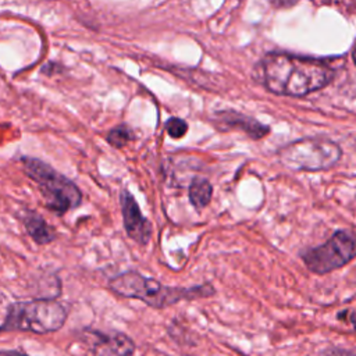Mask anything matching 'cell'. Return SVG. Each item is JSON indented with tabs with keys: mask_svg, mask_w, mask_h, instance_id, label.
<instances>
[{
	"mask_svg": "<svg viewBox=\"0 0 356 356\" xmlns=\"http://www.w3.org/2000/svg\"><path fill=\"white\" fill-rule=\"evenodd\" d=\"M134 139V132L127 124H118L114 128L108 131L106 135V140L115 149L124 147L127 143H129Z\"/></svg>",
	"mask_w": 356,
	"mask_h": 356,
	"instance_id": "12",
	"label": "cell"
},
{
	"mask_svg": "<svg viewBox=\"0 0 356 356\" xmlns=\"http://www.w3.org/2000/svg\"><path fill=\"white\" fill-rule=\"evenodd\" d=\"M332 70L323 60L282 51L267 53L253 68V79L268 92L300 97L324 88Z\"/></svg>",
	"mask_w": 356,
	"mask_h": 356,
	"instance_id": "1",
	"label": "cell"
},
{
	"mask_svg": "<svg viewBox=\"0 0 356 356\" xmlns=\"http://www.w3.org/2000/svg\"><path fill=\"white\" fill-rule=\"evenodd\" d=\"M96 341L93 343L95 356H132L135 343L122 332L102 334L95 332Z\"/></svg>",
	"mask_w": 356,
	"mask_h": 356,
	"instance_id": "9",
	"label": "cell"
},
{
	"mask_svg": "<svg viewBox=\"0 0 356 356\" xmlns=\"http://www.w3.org/2000/svg\"><path fill=\"white\" fill-rule=\"evenodd\" d=\"M120 206H121V214L124 221V229L127 235L142 246L147 245L152 238L153 228L150 221L142 214L138 202L135 200V197L127 189L121 191Z\"/></svg>",
	"mask_w": 356,
	"mask_h": 356,
	"instance_id": "7",
	"label": "cell"
},
{
	"mask_svg": "<svg viewBox=\"0 0 356 356\" xmlns=\"http://www.w3.org/2000/svg\"><path fill=\"white\" fill-rule=\"evenodd\" d=\"M213 120L216 124H220L224 129L242 131L254 140L264 138L270 132V127L261 124L250 115H246L235 110H218L217 113H214Z\"/></svg>",
	"mask_w": 356,
	"mask_h": 356,
	"instance_id": "8",
	"label": "cell"
},
{
	"mask_svg": "<svg viewBox=\"0 0 356 356\" xmlns=\"http://www.w3.org/2000/svg\"><path fill=\"white\" fill-rule=\"evenodd\" d=\"M22 170L38 186L47 210L57 216L78 207L82 202V192L74 181L56 171L40 159L21 156Z\"/></svg>",
	"mask_w": 356,
	"mask_h": 356,
	"instance_id": "3",
	"label": "cell"
},
{
	"mask_svg": "<svg viewBox=\"0 0 356 356\" xmlns=\"http://www.w3.org/2000/svg\"><path fill=\"white\" fill-rule=\"evenodd\" d=\"M356 256V235L337 231L327 242L302 253L306 267L316 274H325L349 263Z\"/></svg>",
	"mask_w": 356,
	"mask_h": 356,
	"instance_id": "6",
	"label": "cell"
},
{
	"mask_svg": "<svg viewBox=\"0 0 356 356\" xmlns=\"http://www.w3.org/2000/svg\"><path fill=\"white\" fill-rule=\"evenodd\" d=\"M213 196V186L211 184L204 178H193L189 189H188V197L191 204L196 210L204 209Z\"/></svg>",
	"mask_w": 356,
	"mask_h": 356,
	"instance_id": "11",
	"label": "cell"
},
{
	"mask_svg": "<svg viewBox=\"0 0 356 356\" xmlns=\"http://www.w3.org/2000/svg\"><path fill=\"white\" fill-rule=\"evenodd\" d=\"M188 128H189L188 122L178 117H170L165 121V132L168 134V136H171L174 139L184 138L185 134L188 132Z\"/></svg>",
	"mask_w": 356,
	"mask_h": 356,
	"instance_id": "13",
	"label": "cell"
},
{
	"mask_svg": "<svg viewBox=\"0 0 356 356\" xmlns=\"http://www.w3.org/2000/svg\"><path fill=\"white\" fill-rule=\"evenodd\" d=\"M108 288L118 296L138 299L152 307L163 309L178 303L179 300H192L207 298L214 293L210 284L191 288L165 286L152 277H145L138 271H125L108 281Z\"/></svg>",
	"mask_w": 356,
	"mask_h": 356,
	"instance_id": "2",
	"label": "cell"
},
{
	"mask_svg": "<svg viewBox=\"0 0 356 356\" xmlns=\"http://www.w3.org/2000/svg\"><path fill=\"white\" fill-rule=\"evenodd\" d=\"M321 356H356V352L346 349H327Z\"/></svg>",
	"mask_w": 356,
	"mask_h": 356,
	"instance_id": "14",
	"label": "cell"
},
{
	"mask_svg": "<svg viewBox=\"0 0 356 356\" xmlns=\"http://www.w3.org/2000/svg\"><path fill=\"white\" fill-rule=\"evenodd\" d=\"M67 318L65 307L54 299H35L11 303L3 321V331L46 334L60 330Z\"/></svg>",
	"mask_w": 356,
	"mask_h": 356,
	"instance_id": "4",
	"label": "cell"
},
{
	"mask_svg": "<svg viewBox=\"0 0 356 356\" xmlns=\"http://www.w3.org/2000/svg\"><path fill=\"white\" fill-rule=\"evenodd\" d=\"M24 227L28 235L38 245H47L56 239V231L46 222V220L35 210H28L22 216Z\"/></svg>",
	"mask_w": 356,
	"mask_h": 356,
	"instance_id": "10",
	"label": "cell"
},
{
	"mask_svg": "<svg viewBox=\"0 0 356 356\" xmlns=\"http://www.w3.org/2000/svg\"><path fill=\"white\" fill-rule=\"evenodd\" d=\"M1 356H26L24 353H18L15 350H3L1 352Z\"/></svg>",
	"mask_w": 356,
	"mask_h": 356,
	"instance_id": "15",
	"label": "cell"
},
{
	"mask_svg": "<svg viewBox=\"0 0 356 356\" xmlns=\"http://www.w3.org/2000/svg\"><path fill=\"white\" fill-rule=\"evenodd\" d=\"M277 157L282 165L293 171H320L337 164L341 147L328 139L305 138L282 146Z\"/></svg>",
	"mask_w": 356,
	"mask_h": 356,
	"instance_id": "5",
	"label": "cell"
},
{
	"mask_svg": "<svg viewBox=\"0 0 356 356\" xmlns=\"http://www.w3.org/2000/svg\"><path fill=\"white\" fill-rule=\"evenodd\" d=\"M353 60H355V64H356V44L353 47Z\"/></svg>",
	"mask_w": 356,
	"mask_h": 356,
	"instance_id": "16",
	"label": "cell"
}]
</instances>
